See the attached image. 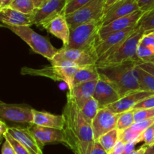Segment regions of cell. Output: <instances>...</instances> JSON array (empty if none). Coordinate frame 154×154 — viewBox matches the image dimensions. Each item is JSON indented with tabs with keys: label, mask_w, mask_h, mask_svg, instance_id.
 I'll list each match as a JSON object with an SVG mask.
<instances>
[{
	"label": "cell",
	"mask_w": 154,
	"mask_h": 154,
	"mask_svg": "<svg viewBox=\"0 0 154 154\" xmlns=\"http://www.w3.org/2000/svg\"><path fill=\"white\" fill-rule=\"evenodd\" d=\"M62 114L65 120L66 145L74 154H90L95 142L92 123L84 117L69 93Z\"/></svg>",
	"instance_id": "obj_1"
},
{
	"label": "cell",
	"mask_w": 154,
	"mask_h": 154,
	"mask_svg": "<svg viewBox=\"0 0 154 154\" xmlns=\"http://www.w3.org/2000/svg\"><path fill=\"white\" fill-rule=\"evenodd\" d=\"M137 63L129 61L116 66L97 68L99 75L115 87L122 98L132 92L140 90L135 72Z\"/></svg>",
	"instance_id": "obj_2"
},
{
	"label": "cell",
	"mask_w": 154,
	"mask_h": 154,
	"mask_svg": "<svg viewBox=\"0 0 154 154\" xmlns=\"http://www.w3.org/2000/svg\"><path fill=\"white\" fill-rule=\"evenodd\" d=\"M138 27V26H137ZM145 33L138 27L136 31L115 48L98 60V68L116 66L129 61L139 62L137 49L140 40Z\"/></svg>",
	"instance_id": "obj_3"
},
{
	"label": "cell",
	"mask_w": 154,
	"mask_h": 154,
	"mask_svg": "<svg viewBox=\"0 0 154 154\" xmlns=\"http://www.w3.org/2000/svg\"><path fill=\"white\" fill-rule=\"evenodd\" d=\"M102 26V20H94L70 29L68 48L95 51L99 42V31Z\"/></svg>",
	"instance_id": "obj_4"
},
{
	"label": "cell",
	"mask_w": 154,
	"mask_h": 154,
	"mask_svg": "<svg viewBox=\"0 0 154 154\" xmlns=\"http://www.w3.org/2000/svg\"><path fill=\"white\" fill-rule=\"evenodd\" d=\"M5 27L25 42L35 54L42 56L50 62L52 61L59 51L47 38L35 32L29 26Z\"/></svg>",
	"instance_id": "obj_5"
},
{
	"label": "cell",
	"mask_w": 154,
	"mask_h": 154,
	"mask_svg": "<svg viewBox=\"0 0 154 154\" xmlns=\"http://www.w3.org/2000/svg\"><path fill=\"white\" fill-rule=\"evenodd\" d=\"M51 65L52 66H46L42 69L23 67L21 69V74L32 76L45 77L54 81H63L67 84L69 90H71L73 77L75 72L80 68L79 66L71 62H61Z\"/></svg>",
	"instance_id": "obj_6"
},
{
	"label": "cell",
	"mask_w": 154,
	"mask_h": 154,
	"mask_svg": "<svg viewBox=\"0 0 154 154\" xmlns=\"http://www.w3.org/2000/svg\"><path fill=\"white\" fill-rule=\"evenodd\" d=\"M105 0H93L70 14L66 15L70 29L94 20H102Z\"/></svg>",
	"instance_id": "obj_7"
},
{
	"label": "cell",
	"mask_w": 154,
	"mask_h": 154,
	"mask_svg": "<svg viewBox=\"0 0 154 154\" xmlns=\"http://www.w3.org/2000/svg\"><path fill=\"white\" fill-rule=\"evenodd\" d=\"M98 57L95 51H83V50L73 49L63 47L59 51L52 61L51 64L61 63V62H71L80 68L89 66H96Z\"/></svg>",
	"instance_id": "obj_8"
},
{
	"label": "cell",
	"mask_w": 154,
	"mask_h": 154,
	"mask_svg": "<svg viewBox=\"0 0 154 154\" xmlns=\"http://www.w3.org/2000/svg\"><path fill=\"white\" fill-rule=\"evenodd\" d=\"M0 118L16 123L33 124V108L24 104L0 102Z\"/></svg>",
	"instance_id": "obj_9"
},
{
	"label": "cell",
	"mask_w": 154,
	"mask_h": 154,
	"mask_svg": "<svg viewBox=\"0 0 154 154\" xmlns=\"http://www.w3.org/2000/svg\"><path fill=\"white\" fill-rule=\"evenodd\" d=\"M67 0H48L31 14L33 25L45 27L54 17L63 14Z\"/></svg>",
	"instance_id": "obj_10"
},
{
	"label": "cell",
	"mask_w": 154,
	"mask_h": 154,
	"mask_svg": "<svg viewBox=\"0 0 154 154\" xmlns=\"http://www.w3.org/2000/svg\"><path fill=\"white\" fill-rule=\"evenodd\" d=\"M119 114L111 111L108 108H100L92 121V129L95 141L107 132L116 129Z\"/></svg>",
	"instance_id": "obj_11"
},
{
	"label": "cell",
	"mask_w": 154,
	"mask_h": 154,
	"mask_svg": "<svg viewBox=\"0 0 154 154\" xmlns=\"http://www.w3.org/2000/svg\"><path fill=\"white\" fill-rule=\"evenodd\" d=\"M144 14V12L139 9L127 16L118 18L115 20L112 21L108 25L101 26L99 31V42L103 40L109 35L137 26L138 21Z\"/></svg>",
	"instance_id": "obj_12"
},
{
	"label": "cell",
	"mask_w": 154,
	"mask_h": 154,
	"mask_svg": "<svg viewBox=\"0 0 154 154\" xmlns=\"http://www.w3.org/2000/svg\"><path fill=\"white\" fill-rule=\"evenodd\" d=\"M93 98L98 102L100 109L115 103L121 97L115 87L100 75L96 84Z\"/></svg>",
	"instance_id": "obj_13"
},
{
	"label": "cell",
	"mask_w": 154,
	"mask_h": 154,
	"mask_svg": "<svg viewBox=\"0 0 154 154\" xmlns=\"http://www.w3.org/2000/svg\"><path fill=\"white\" fill-rule=\"evenodd\" d=\"M139 9L138 2L135 0H119L104 12L102 26L108 25L118 18L134 13Z\"/></svg>",
	"instance_id": "obj_14"
},
{
	"label": "cell",
	"mask_w": 154,
	"mask_h": 154,
	"mask_svg": "<svg viewBox=\"0 0 154 154\" xmlns=\"http://www.w3.org/2000/svg\"><path fill=\"white\" fill-rule=\"evenodd\" d=\"M29 129L42 150L46 144L51 143H62L66 145V138L63 130L43 127L34 124L30 125Z\"/></svg>",
	"instance_id": "obj_15"
},
{
	"label": "cell",
	"mask_w": 154,
	"mask_h": 154,
	"mask_svg": "<svg viewBox=\"0 0 154 154\" xmlns=\"http://www.w3.org/2000/svg\"><path fill=\"white\" fill-rule=\"evenodd\" d=\"M137 29H138L137 26L130 27V28L123 30V31L117 32L109 35L103 40L99 41L96 47V52L97 54L98 60L109 53L111 51H112L114 48L118 46L122 42H124L131 35L133 34L136 31Z\"/></svg>",
	"instance_id": "obj_16"
},
{
	"label": "cell",
	"mask_w": 154,
	"mask_h": 154,
	"mask_svg": "<svg viewBox=\"0 0 154 154\" xmlns=\"http://www.w3.org/2000/svg\"><path fill=\"white\" fill-rule=\"evenodd\" d=\"M153 95H154V93L150 92L136 90L120 98L117 102L109 105L107 108L116 114H121L125 111L132 110L137 104Z\"/></svg>",
	"instance_id": "obj_17"
},
{
	"label": "cell",
	"mask_w": 154,
	"mask_h": 154,
	"mask_svg": "<svg viewBox=\"0 0 154 154\" xmlns=\"http://www.w3.org/2000/svg\"><path fill=\"white\" fill-rule=\"evenodd\" d=\"M7 132L22 144L31 154H43L42 149L38 145L29 126H9Z\"/></svg>",
	"instance_id": "obj_18"
},
{
	"label": "cell",
	"mask_w": 154,
	"mask_h": 154,
	"mask_svg": "<svg viewBox=\"0 0 154 154\" xmlns=\"http://www.w3.org/2000/svg\"><path fill=\"white\" fill-rule=\"evenodd\" d=\"M44 29L63 42V46H67L70 37V28L65 15H58L50 21Z\"/></svg>",
	"instance_id": "obj_19"
},
{
	"label": "cell",
	"mask_w": 154,
	"mask_h": 154,
	"mask_svg": "<svg viewBox=\"0 0 154 154\" xmlns=\"http://www.w3.org/2000/svg\"><path fill=\"white\" fill-rule=\"evenodd\" d=\"M153 123L154 118L140 123H135L131 127L119 132V140L123 141L125 144L128 143H134L136 144L141 142L143 141L142 135L144 132Z\"/></svg>",
	"instance_id": "obj_20"
},
{
	"label": "cell",
	"mask_w": 154,
	"mask_h": 154,
	"mask_svg": "<svg viewBox=\"0 0 154 154\" xmlns=\"http://www.w3.org/2000/svg\"><path fill=\"white\" fill-rule=\"evenodd\" d=\"M0 23L5 26L33 25L31 15L25 14L21 12L7 7L0 10Z\"/></svg>",
	"instance_id": "obj_21"
},
{
	"label": "cell",
	"mask_w": 154,
	"mask_h": 154,
	"mask_svg": "<svg viewBox=\"0 0 154 154\" xmlns=\"http://www.w3.org/2000/svg\"><path fill=\"white\" fill-rule=\"evenodd\" d=\"M33 124L43 127L63 130L65 120L63 114L56 115L45 111H39L33 109Z\"/></svg>",
	"instance_id": "obj_22"
},
{
	"label": "cell",
	"mask_w": 154,
	"mask_h": 154,
	"mask_svg": "<svg viewBox=\"0 0 154 154\" xmlns=\"http://www.w3.org/2000/svg\"><path fill=\"white\" fill-rule=\"evenodd\" d=\"M97 81H93L82 83L75 86L72 87V90H69L68 93L73 98L79 108H82L89 99L93 97Z\"/></svg>",
	"instance_id": "obj_23"
},
{
	"label": "cell",
	"mask_w": 154,
	"mask_h": 154,
	"mask_svg": "<svg viewBox=\"0 0 154 154\" xmlns=\"http://www.w3.org/2000/svg\"><path fill=\"white\" fill-rule=\"evenodd\" d=\"M137 57L140 61H148L154 58V32L142 36L138 45Z\"/></svg>",
	"instance_id": "obj_24"
},
{
	"label": "cell",
	"mask_w": 154,
	"mask_h": 154,
	"mask_svg": "<svg viewBox=\"0 0 154 154\" xmlns=\"http://www.w3.org/2000/svg\"><path fill=\"white\" fill-rule=\"evenodd\" d=\"M99 77L100 75H99L98 68L96 66H86V67L79 68L73 77L72 89L75 86L82 84V83L98 81Z\"/></svg>",
	"instance_id": "obj_25"
},
{
	"label": "cell",
	"mask_w": 154,
	"mask_h": 154,
	"mask_svg": "<svg viewBox=\"0 0 154 154\" xmlns=\"http://www.w3.org/2000/svg\"><path fill=\"white\" fill-rule=\"evenodd\" d=\"M135 72L139 83V90L154 93V77L136 64Z\"/></svg>",
	"instance_id": "obj_26"
},
{
	"label": "cell",
	"mask_w": 154,
	"mask_h": 154,
	"mask_svg": "<svg viewBox=\"0 0 154 154\" xmlns=\"http://www.w3.org/2000/svg\"><path fill=\"white\" fill-rule=\"evenodd\" d=\"M118 140L119 131L117 129H114L101 136L97 141L108 153H109L117 144Z\"/></svg>",
	"instance_id": "obj_27"
},
{
	"label": "cell",
	"mask_w": 154,
	"mask_h": 154,
	"mask_svg": "<svg viewBox=\"0 0 154 154\" xmlns=\"http://www.w3.org/2000/svg\"><path fill=\"white\" fill-rule=\"evenodd\" d=\"M137 26L144 33L154 32V9L144 12L143 16L138 21Z\"/></svg>",
	"instance_id": "obj_28"
},
{
	"label": "cell",
	"mask_w": 154,
	"mask_h": 154,
	"mask_svg": "<svg viewBox=\"0 0 154 154\" xmlns=\"http://www.w3.org/2000/svg\"><path fill=\"white\" fill-rule=\"evenodd\" d=\"M80 109H81V113L84 116V117L92 123V121L94 119V117H96L99 110V104H98L97 101L93 97L89 99L86 102L85 105Z\"/></svg>",
	"instance_id": "obj_29"
},
{
	"label": "cell",
	"mask_w": 154,
	"mask_h": 154,
	"mask_svg": "<svg viewBox=\"0 0 154 154\" xmlns=\"http://www.w3.org/2000/svg\"><path fill=\"white\" fill-rule=\"evenodd\" d=\"M8 7L29 15H31L35 10V7L32 0H13Z\"/></svg>",
	"instance_id": "obj_30"
},
{
	"label": "cell",
	"mask_w": 154,
	"mask_h": 154,
	"mask_svg": "<svg viewBox=\"0 0 154 154\" xmlns=\"http://www.w3.org/2000/svg\"><path fill=\"white\" fill-rule=\"evenodd\" d=\"M134 123H135L134 110H129V111L119 114V117L118 120H117L116 129L119 132H121V131H123L125 129H128V128L131 127Z\"/></svg>",
	"instance_id": "obj_31"
},
{
	"label": "cell",
	"mask_w": 154,
	"mask_h": 154,
	"mask_svg": "<svg viewBox=\"0 0 154 154\" xmlns=\"http://www.w3.org/2000/svg\"><path fill=\"white\" fill-rule=\"evenodd\" d=\"M91 1H93V0H67V3L65 6L63 14L65 16L70 14L78 9L81 8L85 5L88 4Z\"/></svg>",
	"instance_id": "obj_32"
},
{
	"label": "cell",
	"mask_w": 154,
	"mask_h": 154,
	"mask_svg": "<svg viewBox=\"0 0 154 154\" xmlns=\"http://www.w3.org/2000/svg\"><path fill=\"white\" fill-rule=\"evenodd\" d=\"M152 118H154V108L134 111L135 123H140Z\"/></svg>",
	"instance_id": "obj_33"
},
{
	"label": "cell",
	"mask_w": 154,
	"mask_h": 154,
	"mask_svg": "<svg viewBox=\"0 0 154 154\" xmlns=\"http://www.w3.org/2000/svg\"><path fill=\"white\" fill-rule=\"evenodd\" d=\"M4 138L5 140H7L11 144L12 147L14 148L15 153L16 154H31L29 153L28 150L22 144L19 142L18 141H17L15 138H14L10 134H8V132H6L4 135Z\"/></svg>",
	"instance_id": "obj_34"
},
{
	"label": "cell",
	"mask_w": 154,
	"mask_h": 154,
	"mask_svg": "<svg viewBox=\"0 0 154 154\" xmlns=\"http://www.w3.org/2000/svg\"><path fill=\"white\" fill-rule=\"evenodd\" d=\"M142 140L144 142V145L151 146L153 145L154 141V123L151 126H149L148 128L146 129L144 133L142 135Z\"/></svg>",
	"instance_id": "obj_35"
},
{
	"label": "cell",
	"mask_w": 154,
	"mask_h": 154,
	"mask_svg": "<svg viewBox=\"0 0 154 154\" xmlns=\"http://www.w3.org/2000/svg\"><path fill=\"white\" fill-rule=\"evenodd\" d=\"M150 108H154V95L144 99L141 102L137 104L132 110L136 111V110L150 109Z\"/></svg>",
	"instance_id": "obj_36"
},
{
	"label": "cell",
	"mask_w": 154,
	"mask_h": 154,
	"mask_svg": "<svg viewBox=\"0 0 154 154\" xmlns=\"http://www.w3.org/2000/svg\"><path fill=\"white\" fill-rule=\"evenodd\" d=\"M139 8L144 12L154 9V0H137Z\"/></svg>",
	"instance_id": "obj_37"
},
{
	"label": "cell",
	"mask_w": 154,
	"mask_h": 154,
	"mask_svg": "<svg viewBox=\"0 0 154 154\" xmlns=\"http://www.w3.org/2000/svg\"><path fill=\"white\" fill-rule=\"evenodd\" d=\"M137 65L144 69L147 73L150 74L154 77V63L151 61H139L137 63Z\"/></svg>",
	"instance_id": "obj_38"
},
{
	"label": "cell",
	"mask_w": 154,
	"mask_h": 154,
	"mask_svg": "<svg viewBox=\"0 0 154 154\" xmlns=\"http://www.w3.org/2000/svg\"><path fill=\"white\" fill-rule=\"evenodd\" d=\"M125 144L120 140H118L117 144H115L112 150L108 153V154H123L124 153Z\"/></svg>",
	"instance_id": "obj_39"
},
{
	"label": "cell",
	"mask_w": 154,
	"mask_h": 154,
	"mask_svg": "<svg viewBox=\"0 0 154 154\" xmlns=\"http://www.w3.org/2000/svg\"><path fill=\"white\" fill-rule=\"evenodd\" d=\"M90 154H108V153L97 141H95Z\"/></svg>",
	"instance_id": "obj_40"
},
{
	"label": "cell",
	"mask_w": 154,
	"mask_h": 154,
	"mask_svg": "<svg viewBox=\"0 0 154 154\" xmlns=\"http://www.w3.org/2000/svg\"><path fill=\"white\" fill-rule=\"evenodd\" d=\"M2 154H16L11 144L5 139L2 147Z\"/></svg>",
	"instance_id": "obj_41"
},
{
	"label": "cell",
	"mask_w": 154,
	"mask_h": 154,
	"mask_svg": "<svg viewBox=\"0 0 154 154\" xmlns=\"http://www.w3.org/2000/svg\"><path fill=\"white\" fill-rule=\"evenodd\" d=\"M9 126L5 123V122L0 118V140L4 138V135L8 132Z\"/></svg>",
	"instance_id": "obj_42"
},
{
	"label": "cell",
	"mask_w": 154,
	"mask_h": 154,
	"mask_svg": "<svg viewBox=\"0 0 154 154\" xmlns=\"http://www.w3.org/2000/svg\"><path fill=\"white\" fill-rule=\"evenodd\" d=\"M135 144H134V143H128V144H125L124 153L123 154H127L135 150Z\"/></svg>",
	"instance_id": "obj_43"
},
{
	"label": "cell",
	"mask_w": 154,
	"mask_h": 154,
	"mask_svg": "<svg viewBox=\"0 0 154 154\" xmlns=\"http://www.w3.org/2000/svg\"><path fill=\"white\" fill-rule=\"evenodd\" d=\"M147 148V146H145L144 144V145L141 146L140 148H138V150H132V152H130V153H129L127 154H144V153H145Z\"/></svg>",
	"instance_id": "obj_44"
},
{
	"label": "cell",
	"mask_w": 154,
	"mask_h": 154,
	"mask_svg": "<svg viewBox=\"0 0 154 154\" xmlns=\"http://www.w3.org/2000/svg\"><path fill=\"white\" fill-rule=\"evenodd\" d=\"M47 1H48V0H32V2L33 4H34L35 7V9L40 8L42 5H45V3Z\"/></svg>",
	"instance_id": "obj_45"
},
{
	"label": "cell",
	"mask_w": 154,
	"mask_h": 154,
	"mask_svg": "<svg viewBox=\"0 0 154 154\" xmlns=\"http://www.w3.org/2000/svg\"><path fill=\"white\" fill-rule=\"evenodd\" d=\"M118 1H119V0H105V11H104V12H105V11L107 10V9L111 7V5H113L114 3H116L117 2H118Z\"/></svg>",
	"instance_id": "obj_46"
},
{
	"label": "cell",
	"mask_w": 154,
	"mask_h": 154,
	"mask_svg": "<svg viewBox=\"0 0 154 154\" xmlns=\"http://www.w3.org/2000/svg\"><path fill=\"white\" fill-rule=\"evenodd\" d=\"M144 154H154V144L147 147V150Z\"/></svg>",
	"instance_id": "obj_47"
},
{
	"label": "cell",
	"mask_w": 154,
	"mask_h": 154,
	"mask_svg": "<svg viewBox=\"0 0 154 154\" xmlns=\"http://www.w3.org/2000/svg\"><path fill=\"white\" fill-rule=\"evenodd\" d=\"M12 1H13V0H2V8L8 7Z\"/></svg>",
	"instance_id": "obj_48"
},
{
	"label": "cell",
	"mask_w": 154,
	"mask_h": 154,
	"mask_svg": "<svg viewBox=\"0 0 154 154\" xmlns=\"http://www.w3.org/2000/svg\"><path fill=\"white\" fill-rule=\"evenodd\" d=\"M2 8V0H0V10Z\"/></svg>",
	"instance_id": "obj_49"
},
{
	"label": "cell",
	"mask_w": 154,
	"mask_h": 154,
	"mask_svg": "<svg viewBox=\"0 0 154 154\" xmlns=\"http://www.w3.org/2000/svg\"><path fill=\"white\" fill-rule=\"evenodd\" d=\"M148 61H151V62H153V63H154V58L151 59V60H148Z\"/></svg>",
	"instance_id": "obj_50"
},
{
	"label": "cell",
	"mask_w": 154,
	"mask_h": 154,
	"mask_svg": "<svg viewBox=\"0 0 154 154\" xmlns=\"http://www.w3.org/2000/svg\"><path fill=\"white\" fill-rule=\"evenodd\" d=\"M0 27H5V26L3 25V24H1V23H0Z\"/></svg>",
	"instance_id": "obj_51"
},
{
	"label": "cell",
	"mask_w": 154,
	"mask_h": 154,
	"mask_svg": "<svg viewBox=\"0 0 154 154\" xmlns=\"http://www.w3.org/2000/svg\"><path fill=\"white\" fill-rule=\"evenodd\" d=\"M2 143V139H1L0 140V145H1V144Z\"/></svg>",
	"instance_id": "obj_52"
},
{
	"label": "cell",
	"mask_w": 154,
	"mask_h": 154,
	"mask_svg": "<svg viewBox=\"0 0 154 154\" xmlns=\"http://www.w3.org/2000/svg\"><path fill=\"white\" fill-rule=\"evenodd\" d=\"M2 102V101H1V100H0V102Z\"/></svg>",
	"instance_id": "obj_53"
},
{
	"label": "cell",
	"mask_w": 154,
	"mask_h": 154,
	"mask_svg": "<svg viewBox=\"0 0 154 154\" xmlns=\"http://www.w3.org/2000/svg\"><path fill=\"white\" fill-rule=\"evenodd\" d=\"M153 144H154V141H153Z\"/></svg>",
	"instance_id": "obj_54"
},
{
	"label": "cell",
	"mask_w": 154,
	"mask_h": 154,
	"mask_svg": "<svg viewBox=\"0 0 154 154\" xmlns=\"http://www.w3.org/2000/svg\"><path fill=\"white\" fill-rule=\"evenodd\" d=\"M135 1H136V2H137V0H135Z\"/></svg>",
	"instance_id": "obj_55"
}]
</instances>
